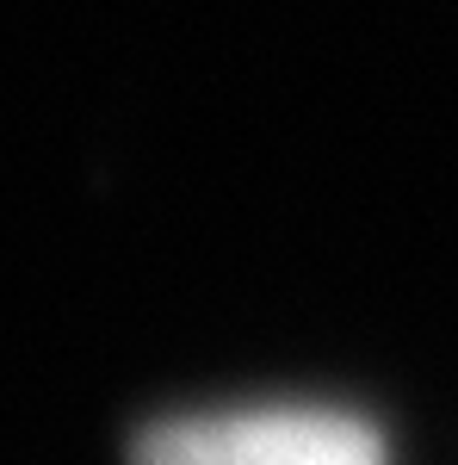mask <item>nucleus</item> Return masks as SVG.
<instances>
[{
	"label": "nucleus",
	"instance_id": "f257e3e1",
	"mask_svg": "<svg viewBox=\"0 0 458 465\" xmlns=\"http://www.w3.org/2000/svg\"><path fill=\"white\" fill-rule=\"evenodd\" d=\"M137 465H385V434L328 403H254L174 416L137 440Z\"/></svg>",
	"mask_w": 458,
	"mask_h": 465
}]
</instances>
